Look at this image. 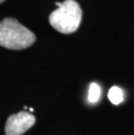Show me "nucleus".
<instances>
[{
    "mask_svg": "<svg viewBox=\"0 0 134 135\" xmlns=\"http://www.w3.org/2000/svg\"><path fill=\"white\" fill-rule=\"evenodd\" d=\"M108 98L110 101L113 105H118L123 101L124 99V93L121 88L118 86H112L109 90L108 93Z\"/></svg>",
    "mask_w": 134,
    "mask_h": 135,
    "instance_id": "4",
    "label": "nucleus"
},
{
    "mask_svg": "<svg viewBox=\"0 0 134 135\" xmlns=\"http://www.w3.org/2000/svg\"><path fill=\"white\" fill-rule=\"evenodd\" d=\"M101 95V89L100 86L96 84L92 83L90 85L89 88V94H88V100L90 103H96L98 101L99 98Z\"/></svg>",
    "mask_w": 134,
    "mask_h": 135,
    "instance_id": "5",
    "label": "nucleus"
},
{
    "mask_svg": "<svg viewBox=\"0 0 134 135\" xmlns=\"http://www.w3.org/2000/svg\"><path fill=\"white\" fill-rule=\"evenodd\" d=\"M36 41L32 31L12 18L0 21V45L11 50H23L30 47Z\"/></svg>",
    "mask_w": 134,
    "mask_h": 135,
    "instance_id": "1",
    "label": "nucleus"
},
{
    "mask_svg": "<svg viewBox=\"0 0 134 135\" xmlns=\"http://www.w3.org/2000/svg\"><path fill=\"white\" fill-rule=\"evenodd\" d=\"M36 122V118L27 112H19L8 118L5 124L6 135H22Z\"/></svg>",
    "mask_w": 134,
    "mask_h": 135,
    "instance_id": "3",
    "label": "nucleus"
},
{
    "mask_svg": "<svg viewBox=\"0 0 134 135\" xmlns=\"http://www.w3.org/2000/svg\"><path fill=\"white\" fill-rule=\"evenodd\" d=\"M58 8L51 13L49 21L55 30L64 34H70L78 30L82 19V10L74 0L56 3Z\"/></svg>",
    "mask_w": 134,
    "mask_h": 135,
    "instance_id": "2",
    "label": "nucleus"
},
{
    "mask_svg": "<svg viewBox=\"0 0 134 135\" xmlns=\"http://www.w3.org/2000/svg\"><path fill=\"white\" fill-rule=\"evenodd\" d=\"M4 1H5V0H0V4H2V3L4 2Z\"/></svg>",
    "mask_w": 134,
    "mask_h": 135,
    "instance_id": "6",
    "label": "nucleus"
}]
</instances>
